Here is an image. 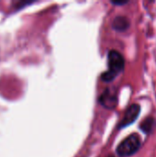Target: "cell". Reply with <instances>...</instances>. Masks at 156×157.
<instances>
[{
    "label": "cell",
    "instance_id": "1",
    "mask_svg": "<svg viewBox=\"0 0 156 157\" xmlns=\"http://www.w3.org/2000/svg\"><path fill=\"white\" fill-rule=\"evenodd\" d=\"M141 138L137 133L131 134L124 139L117 147V154L120 157H128L134 155L141 148Z\"/></svg>",
    "mask_w": 156,
    "mask_h": 157
},
{
    "label": "cell",
    "instance_id": "2",
    "mask_svg": "<svg viewBox=\"0 0 156 157\" xmlns=\"http://www.w3.org/2000/svg\"><path fill=\"white\" fill-rule=\"evenodd\" d=\"M108 70L114 75H118L121 71L124 70L125 67V60L121 53L113 50L108 52Z\"/></svg>",
    "mask_w": 156,
    "mask_h": 157
},
{
    "label": "cell",
    "instance_id": "3",
    "mask_svg": "<svg viewBox=\"0 0 156 157\" xmlns=\"http://www.w3.org/2000/svg\"><path fill=\"white\" fill-rule=\"evenodd\" d=\"M99 103L108 109H113L118 104V97L114 90L107 88L98 99Z\"/></svg>",
    "mask_w": 156,
    "mask_h": 157
},
{
    "label": "cell",
    "instance_id": "4",
    "mask_svg": "<svg viewBox=\"0 0 156 157\" xmlns=\"http://www.w3.org/2000/svg\"><path fill=\"white\" fill-rule=\"evenodd\" d=\"M140 111H141V108L138 104L131 105L126 110V113H125L123 119L121 120V121L119 124V128H125V127L131 125V123H133L136 121V119L138 118Z\"/></svg>",
    "mask_w": 156,
    "mask_h": 157
},
{
    "label": "cell",
    "instance_id": "5",
    "mask_svg": "<svg viewBox=\"0 0 156 157\" xmlns=\"http://www.w3.org/2000/svg\"><path fill=\"white\" fill-rule=\"evenodd\" d=\"M112 27L118 31H125L130 27V22L127 17L123 16H119L113 20Z\"/></svg>",
    "mask_w": 156,
    "mask_h": 157
},
{
    "label": "cell",
    "instance_id": "6",
    "mask_svg": "<svg viewBox=\"0 0 156 157\" xmlns=\"http://www.w3.org/2000/svg\"><path fill=\"white\" fill-rule=\"evenodd\" d=\"M154 119H152V118H147V119H145V120L143 121V123H142V125L140 126V128H141V130H142L143 132L149 133V132L152 131L153 127H154Z\"/></svg>",
    "mask_w": 156,
    "mask_h": 157
},
{
    "label": "cell",
    "instance_id": "7",
    "mask_svg": "<svg viewBox=\"0 0 156 157\" xmlns=\"http://www.w3.org/2000/svg\"><path fill=\"white\" fill-rule=\"evenodd\" d=\"M128 1H112V4L117 5V6H121V5H125L127 4Z\"/></svg>",
    "mask_w": 156,
    "mask_h": 157
},
{
    "label": "cell",
    "instance_id": "8",
    "mask_svg": "<svg viewBox=\"0 0 156 157\" xmlns=\"http://www.w3.org/2000/svg\"><path fill=\"white\" fill-rule=\"evenodd\" d=\"M108 157H114L113 155H110V156H108Z\"/></svg>",
    "mask_w": 156,
    "mask_h": 157
}]
</instances>
